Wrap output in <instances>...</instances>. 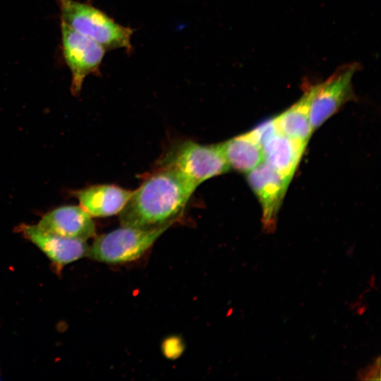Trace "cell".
I'll return each instance as SVG.
<instances>
[{
	"instance_id": "cell-4",
	"label": "cell",
	"mask_w": 381,
	"mask_h": 381,
	"mask_svg": "<svg viewBox=\"0 0 381 381\" xmlns=\"http://www.w3.org/2000/svg\"><path fill=\"white\" fill-rule=\"evenodd\" d=\"M170 225L152 229L122 226L95 238L88 249L90 258L111 264L123 263L139 258Z\"/></svg>"
},
{
	"instance_id": "cell-6",
	"label": "cell",
	"mask_w": 381,
	"mask_h": 381,
	"mask_svg": "<svg viewBox=\"0 0 381 381\" xmlns=\"http://www.w3.org/2000/svg\"><path fill=\"white\" fill-rule=\"evenodd\" d=\"M61 34L63 56L71 73V92L78 96L85 78L92 74L99 75L106 50L62 20Z\"/></svg>"
},
{
	"instance_id": "cell-12",
	"label": "cell",
	"mask_w": 381,
	"mask_h": 381,
	"mask_svg": "<svg viewBox=\"0 0 381 381\" xmlns=\"http://www.w3.org/2000/svg\"><path fill=\"white\" fill-rule=\"evenodd\" d=\"M218 145L229 168L238 172L247 174L264 162L261 145L251 131Z\"/></svg>"
},
{
	"instance_id": "cell-7",
	"label": "cell",
	"mask_w": 381,
	"mask_h": 381,
	"mask_svg": "<svg viewBox=\"0 0 381 381\" xmlns=\"http://www.w3.org/2000/svg\"><path fill=\"white\" fill-rule=\"evenodd\" d=\"M250 131L261 145L264 162L290 183L307 144L282 133L273 119Z\"/></svg>"
},
{
	"instance_id": "cell-3",
	"label": "cell",
	"mask_w": 381,
	"mask_h": 381,
	"mask_svg": "<svg viewBox=\"0 0 381 381\" xmlns=\"http://www.w3.org/2000/svg\"><path fill=\"white\" fill-rule=\"evenodd\" d=\"M158 164L176 169L197 187L230 169L218 143L207 145L188 140L173 145Z\"/></svg>"
},
{
	"instance_id": "cell-10",
	"label": "cell",
	"mask_w": 381,
	"mask_h": 381,
	"mask_svg": "<svg viewBox=\"0 0 381 381\" xmlns=\"http://www.w3.org/2000/svg\"><path fill=\"white\" fill-rule=\"evenodd\" d=\"M19 230L58 266L62 267L87 256L89 246L85 241L50 234L37 225L21 224Z\"/></svg>"
},
{
	"instance_id": "cell-11",
	"label": "cell",
	"mask_w": 381,
	"mask_h": 381,
	"mask_svg": "<svg viewBox=\"0 0 381 381\" xmlns=\"http://www.w3.org/2000/svg\"><path fill=\"white\" fill-rule=\"evenodd\" d=\"M132 192L114 185H95L75 192V195L91 217H104L119 214Z\"/></svg>"
},
{
	"instance_id": "cell-13",
	"label": "cell",
	"mask_w": 381,
	"mask_h": 381,
	"mask_svg": "<svg viewBox=\"0 0 381 381\" xmlns=\"http://www.w3.org/2000/svg\"><path fill=\"white\" fill-rule=\"evenodd\" d=\"M309 91L306 87L303 95L290 107L274 117L279 131L285 135L308 144L314 130L309 117Z\"/></svg>"
},
{
	"instance_id": "cell-9",
	"label": "cell",
	"mask_w": 381,
	"mask_h": 381,
	"mask_svg": "<svg viewBox=\"0 0 381 381\" xmlns=\"http://www.w3.org/2000/svg\"><path fill=\"white\" fill-rule=\"evenodd\" d=\"M37 226L50 234L85 241L96 234L92 217L75 205L61 206L47 212Z\"/></svg>"
},
{
	"instance_id": "cell-5",
	"label": "cell",
	"mask_w": 381,
	"mask_h": 381,
	"mask_svg": "<svg viewBox=\"0 0 381 381\" xmlns=\"http://www.w3.org/2000/svg\"><path fill=\"white\" fill-rule=\"evenodd\" d=\"M358 69L357 64L345 65L325 81L306 86L310 95L309 117L314 131L355 99L352 79Z\"/></svg>"
},
{
	"instance_id": "cell-14",
	"label": "cell",
	"mask_w": 381,
	"mask_h": 381,
	"mask_svg": "<svg viewBox=\"0 0 381 381\" xmlns=\"http://www.w3.org/2000/svg\"><path fill=\"white\" fill-rule=\"evenodd\" d=\"M361 380H380V358H375L374 363L368 366L364 370H361L359 374Z\"/></svg>"
},
{
	"instance_id": "cell-2",
	"label": "cell",
	"mask_w": 381,
	"mask_h": 381,
	"mask_svg": "<svg viewBox=\"0 0 381 381\" xmlns=\"http://www.w3.org/2000/svg\"><path fill=\"white\" fill-rule=\"evenodd\" d=\"M64 21L78 32L92 39L106 51L132 50L133 30L117 23L104 12L87 3L75 0H56Z\"/></svg>"
},
{
	"instance_id": "cell-8",
	"label": "cell",
	"mask_w": 381,
	"mask_h": 381,
	"mask_svg": "<svg viewBox=\"0 0 381 381\" xmlns=\"http://www.w3.org/2000/svg\"><path fill=\"white\" fill-rule=\"evenodd\" d=\"M247 181L260 204L263 229L273 232L289 183L265 162L247 173Z\"/></svg>"
},
{
	"instance_id": "cell-1",
	"label": "cell",
	"mask_w": 381,
	"mask_h": 381,
	"mask_svg": "<svg viewBox=\"0 0 381 381\" xmlns=\"http://www.w3.org/2000/svg\"><path fill=\"white\" fill-rule=\"evenodd\" d=\"M196 188L176 169L159 167L132 192L119 212L121 225L141 229L171 226Z\"/></svg>"
}]
</instances>
